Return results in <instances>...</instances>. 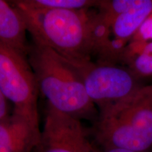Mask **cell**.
Segmentation results:
<instances>
[{
	"instance_id": "6da1fadb",
	"label": "cell",
	"mask_w": 152,
	"mask_h": 152,
	"mask_svg": "<svg viewBox=\"0 0 152 152\" xmlns=\"http://www.w3.org/2000/svg\"><path fill=\"white\" fill-rule=\"evenodd\" d=\"M12 2L21 12L33 42L53 49L75 66L92 61L94 11L41 9L26 0Z\"/></svg>"
},
{
	"instance_id": "7a4b0ae2",
	"label": "cell",
	"mask_w": 152,
	"mask_h": 152,
	"mask_svg": "<svg viewBox=\"0 0 152 152\" xmlns=\"http://www.w3.org/2000/svg\"><path fill=\"white\" fill-rule=\"evenodd\" d=\"M39 90L48 104L80 121H96L99 111L87 94L78 70L50 47L33 42L28 56Z\"/></svg>"
},
{
	"instance_id": "3957f363",
	"label": "cell",
	"mask_w": 152,
	"mask_h": 152,
	"mask_svg": "<svg viewBox=\"0 0 152 152\" xmlns=\"http://www.w3.org/2000/svg\"><path fill=\"white\" fill-rule=\"evenodd\" d=\"M95 140L102 149L137 152L152 149V85L140 87L130 96L99 111Z\"/></svg>"
},
{
	"instance_id": "277c9868",
	"label": "cell",
	"mask_w": 152,
	"mask_h": 152,
	"mask_svg": "<svg viewBox=\"0 0 152 152\" xmlns=\"http://www.w3.org/2000/svg\"><path fill=\"white\" fill-rule=\"evenodd\" d=\"M152 12V0H137L135 4L113 19L95 11L93 18L94 54L100 64H115L144 20Z\"/></svg>"
},
{
	"instance_id": "5b68a950",
	"label": "cell",
	"mask_w": 152,
	"mask_h": 152,
	"mask_svg": "<svg viewBox=\"0 0 152 152\" xmlns=\"http://www.w3.org/2000/svg\"><path fill=\"white\" fill-rule=\"evenodd\" d=\"M0 92L14 105V113L39 123L37 79L28 57L0 44Z\"/></svg>"
},
{
	"instance_id": "8992f818",
	"label": "cell",
	"mask_w": 152,
	"mask_h": 152,
	"mask_svg": "<svg viewBox=\"0 0 152 152\" xmlns=\"http://www.w3.org/2000/svg\"><path fill=\"white\" fill-rule=\"evenodd\" d=\"M75 66L82 76L87 95L99 111L125 99L142 87L130 70L115 64L90 61Z\"/></svg>"
},
{
	"instance_id": "52a82bcc",
	"label": "cell",
	"mask_w": 152,
	"mask_h": 152,
	"mask_svg": "<svg viewBox=\"0 0 152 152\" xmlns=\"http://www.w3.org/2000/svg\"><path fill=\"white\" fill-rule=\"evenodd\" d=\"M33 152H95V147L80 120L48 104L40 142Z\"/></svg>"
},
{
	"instance_id": "ba28073f",
	"label": "cell",
	"mask_w": 152,
	"mask_h": 152,
	"mask_svg": "<svg viewBox=\"0 0 152 152\" xmlns=\"http://www.w3.org/2000/svg\"><path fill=\"white\" fill-rule=\"evenodd\" d=\"M41 134L39 123L13 112L0 121V152H33Z\"/></svg>"
},
{
	"instance_id": "9c48e42d",
	"label": "cell",
	"mask_w": 152,
	"mask_h": 152,
	"mask_svg": "<svg viewBox=\"0 0 152 152\" xmlns=\"http://www.w3.org/2000/svg\"><path fill=\"white\" fill-rule=\"evenodd\" d=\"M26 20L13 4L0 0V44L28 57L31 45L26 38Z\"/></svg>"
},
{
	"instance_id": "30bf717a",
	"label": "cell",
	"mask_w": 152,
	"mask_h": 152,
	"mask_svg": "<svg viewBox=\"0 0 152 152\" xmlns=\"http://www.w3.org/2000/svg\"><path fill=\"white\" fill-rule=\"evenodd\" d=\"M127 64L137 78L152 76V41L141 45L129 43L121 61Z\"/></svg>"
},
{
	"instance_id": "8fae6325",
	"label": "cell",
	"mask_w": 152,
	"mask_h": 152,
	"mask_svg": "<svg viewBox=\"0 0 152 152\" xmlns=\"http://www.w3.org/2000/svg\"><path fill=\"white\" fill-rule=\"evenodd\" d=\"M28 4L37 8L46 9L82 10L97 7L101 1L90 0H26Z\"/></svg>"
},
{
	"instance_id": "7c38bea8",
	"label": "cell",
	"mask_w": 152,
	"mask_h": 152,
	"mask_svg": "<svg viewBox=\"0 0 152 152\" xmlns=\"http://www.w3.org/2000/svg\"><path fill=\"white\" fill-rule=\"evenodd\" d=\"M152 40V12L134 34L130 43L141 45Z\"/></svg>"
},
{
	"instance_id": "4fadbf2b",
	"label": "cell",
	"mask_w": 152,
	"mask_h": 152,
	"mask_svg": "<svg viewBox=\"0 0 152 152\" xmlns=\"http://www.w3.org/2000/svg\"><path fill=\"white\" fill-rule=\"evenodd\" d=\"M8 99L0 92V121H4L11 115L9 114Z\"/></svg>"
},
{
	"instance_id": "5bb4252c",
	"label": "cell",
	"mask_w": 152,
	"mask_h": 152,
	"mask_svg": "<svg viewBox=\"0 0 152 152\" xmlns=\"http://www.w3.org/2000/svg\"><path fill=\"white\" fill-rule=\"evenodd\" d=\"M95 152H137L123 149H99L95 147Z\"/></svg>"
}]
</instances>
